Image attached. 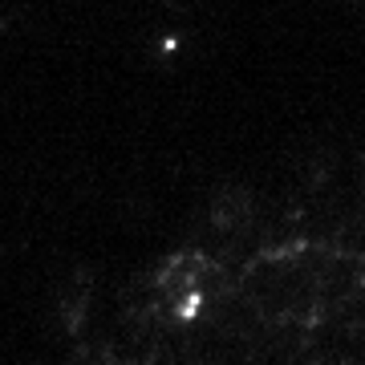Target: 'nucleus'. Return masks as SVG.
Wrapping results in <instances>:
<instances>
[{
	"instance_id": "1",
	"label": "nucleus",
	"mask_w": 365,
	"mask_h": 365,
	"mask_svg": "<svg viewBox=\"0 0 365 365\" xmlns=\"http://www.w3.org/2000/svg\"><path fill=\"white\" fill-rule=\"evenodd\" d=\"M199 309H203V297H199V292H187L182 304H179V321H195Z\"/></svg>"
}]
</instances>
